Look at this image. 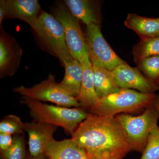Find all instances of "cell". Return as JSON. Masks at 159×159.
<instances>
[{"instance_id":"obj_1","label":"cell","mask_w":159,"mask_h":159,"mask_svg":"<svg viewBox=\"0 0 159 159\" xmlns=\"http://www.w3.org/2000/svg\"><path fill=\"white\" fill-rule=\"evenodd\" d=\"M72 139L92 157L122 159L134 151L115 116L89 113L72 134Z\"/></svg>"},{"instance_id":"obj_2","label":"cell","mask_w":159,"mask_h":159,"mask_svg":"<svg viewBox=\"0 0 159 159\" xmlns=\"http://www.w3.org/2000/svg\"><path fill=\"white\" fill-rule=\"evenodd\" d=\"M20 101L29 108L34 121L60 126L71 135L89 114L80 108L49 105L27 97H23Z\"/></svg>"},{"instance_id":"obj_3","label":"cell","mask_w":159,"mask_h":159,"mask_svg":"<svg viewBox=\"0 0 159 159\" xmlns=\"http://www.w3.org/2000/svg\"><path fill=\"white\" fill-rule=\"evenodd\" d=\"M31 27L42 45L57 57L63 66L73 59L66 42L62 26L54 16L42 11L38 19Z\"/></svg>"},{"instance_id":"obj_4","label":"cell","mask_w":159,"mask_h":159,"mask_svg":"<svg viewBox=\"0 0 159 159\" xmlns=\"http://www.w3.org/2000/svg\"><path fill=\"white\" fill-rule=\"evenodd\" d=\"M157 97L155 93H145L131 89L120 91L100 99L99 105L91 113L116 116L122 113L135 112L152 105Z\"/></svg>"},{"instance_id":"obj_5","label":"cell","mask_w":159,"mask_h":159,"mask_svg":"<svg viewBox=\"0 0 159 159\" xmlns=\"http://www.w3.org/2000/svg\"><path fill=\"white\" fill-rule=\"evenodd\" d=\"M115 117L125 132L134 151L142 153L150 133L158 126L159 112L154 104L145 109L140 116L122 113Z\"/></svg>"},{"instance_id":"obj_6","label":"cell","mask_w":159,"mask_h":159,"mask_svg":"<svg viewBox=\"0 0 159 159\" xmlns=\"http://www.w3.org/2000/svg\"><path fill=\"white\" fill-rule=\"evenodd\" d=\"M13 90L32 100L49 101L64 107H81L77 98L63 89L53 74H49L47 79L31 87L21 86L15 88Z\"/></svg>"},{"instance_id":"obj_7","label":"cell","mask_w":159,"mask_h":159,"mask_svg":"<svg viewBox=\"0 0 159 159\" xmlns=\"http://www.w3.org/2000/svg\"><path fill=\"white\" fill-rule=\"evenodd\" d=\"M86 41L89 58L92 64L109 71L126 61L118 56L102 35L100 26L87 25Z\"/></svg>"},{"instance_id":"obj_8","label":"cell","mask_w":159,"mask_h":159,"mask_svg":"<svg viewBox=\"0 0 159 159\" xmlns=\"http://www.w3.org/2000/svg\"><path fill=\"white\" fill-rule=\"evenodd\" d=\"M53 16L61 24L64 31L66 42L71 56L80 61L88 53L85 36L83 32L79 20L71 13L64 3H57L52 9Z\"/></svg>"},{"instance_id":"obj_9","label":"cell","mask_w":159,"mask_h":159,"mask_svg":"<svg viewBox=\"0 0 159 159\" xmlns=\"http://www.w3.org/2000/svg\"><path fill=\"white\" fill-rule=\"evenodd\" d=\"M111 73L120 88L136 90L145 93H155L159 89L138 67H132L127 63L118 66Z\"/></svg>"},{"instance_id":"obj_10","label":"cell","mask_w":159,"mask_h":159,"mask_svg":"<svg viewBox=\"0 0 159 159\" xmlns=\"http://www.w3.org/2000/svg\"><path fill=\"white\" fill-rule=\"evenodd\" d=\"M57 129V126L43 122L34 121L25 122V131L29 135V152L31 157L44 154Z\"/></svg>"},{"instance_id":"obj_11","label":"cell","mask_w":159,"mask_h":159,"mask_svg":"<svg viewBox=\"0 0 159 159\" xmlns=\"http://www.w3.org/2000/svg\"><path fill=\"white\" fill-rule=\"evenodd\" d=\"M23 51L16 40L3 30L0 36V76L14 75L20 65Z\"/></svg>"},{"instance_id":"obj_12","label":"cell","mask_w":159,"mask_h":159,"mask_svg":"<svg viewBox=\"0 0 159 159\" xmlns=\"http://www.w3.org/2000/svg\"><path fill=\"white\" fill-rule=\"evenodd\" d=\"M80 62L83 68V75L77 99L81 107L88 109L92 112L99 105L100 99L97 96L94 86L92 64L88 53L85 54Z\"/></svg>"},{"instance_id":"obj_13","label":"cell","mask_w":159,"mask_h":159,"mask_svg":"<svg viewBox=\"0 0 159 159\" xmlns=\"http://www.w3.org/2000/svg\"><path fill=\"white\" fill-rule=\"evenodd\" d=\"M6 17L18 19L32 26L42 11L37 0H4Z\"/></svg>"},{"instance_id":"obj_14","label":"cell","mask_w":159,"mask_h":159,"mask_svg":"<svg viewBox=\"0 0 159 159\" xmlns=\"http://www.w3.org/2000/svg\"><path fill=\"white\" fill-rule=\"evenodd\" d=\"M44 155L48 159H89L86 151L72 139L59 141L53 139Z\"/></svg>"},{"instance_id":"obj_15","label":"cell","mask_w":159,"mask_h":159,"mask_svg":"<svg viewBox=\"0 0 159 159\" xmlns=\"http://www.w3.org/2000/svg\"><path fill=\"white\" fill-rule=\"evenodd\" d=\"M66 6L73 15L87 25L102 23L100 9L97 1L91 0H66Z\"/></svg>"},{"instance_id":"obj_16","label":"cell","mask_w":159,"mask_h":159,"mask_svg":"<svg viewBox=\"0 0 159 159\" xmlns=\"http://www.w3.org/2000/svg\"><path fill=\"white\" fill-rule=\"evenodd\" d=\"M124 25L140 38L159 37V18L145 17L136 13H129Z\"/></svg>"},{"instance_id":"obj_17","label":"cell","mask_w":159,"mask_h":159,"mask_svg":"<svg viewBox=\"0 0 159 159\" xmlns=\"http://www.w3.org/2000/svg\"><path fill=\"white\" fill-rule=\"evenodd\" d=\"M65 73L64 77L59 83L60 85L67 93L78 98L83 75V68L80 61L74 58L64 65Z\"/></svg>"},{"instance_id":"obj_18","label":"cell","mask_w":159,"mask_h":159,"mask_svg":"<svg viewBox=\"0 0 159 159\" xmlns=\"http://www.w3.org/2000/svg\"><path fill=\"white\" fill-rule=\"evenodd\" d=\"M92 70L94 86L100 99L118 93L122 89L117 84L111 71L93 64Z\"/></svg>"},{"instance_id":"obj_19","label":"cell","mask_w":159,"mask_h":159,"mask_svg":"<svg viewBox=\"0 0 159 159\" xmlns=\"http://www.w3.org/2000/svg\"><path fill=\"white\" fill-rule=\"evenodd\" d=\"M140 38L132 48L134 61L137 65L146 57L159 56V37Z\"/></svg>"},{"instance_id":"obj_20","label":"cell","mask_w":159,"mask_h":159,"mask_svg":"<svg viewBox=\"0 0 159 159\" xmlns=\"http://www.w3.org/2000/svg\"><path fill=\"white\" fill-rule=\"evenodd\" d=\"M137 65L145 77L159 88V56L146 57Z\"/></svg>"},{"instance_id":"obj_21","label":"cell","mask_w":159,"mask_h":159,"mask_svg":"<svg viewBox=\"0 0 159 159\" xmlns=\"http://www.w3.org/2000/svg\"><path fill=\"white\" fill-rule=\"evenodd\" d=\"M2 159H25L26 156L24 137L20 135L13 136V142L7 150L1 152Z\"/></svg>"},{"instance_id":"obj_22","label":"cell","mask_w":159,"mask_h":159,"mask_svg":"<svg viewBox=\"0 0 159 159\" xmlns=\"http://www.w3.org/2000/svg\"><path fill=\"white\" fill-rule=\"evenodd\" d=\"M25 131V123L20 118L13 115L6 116L0 122V133L12 135H20Z\"/></svg>"},{"instance_id":"obj_23","label":"cell","mask_w":159,"mask_h":159,"mask_svg":"<svg viewBox=\"0 0 159 159\" xmlns=\"http://www.w3.org/2000/svg\"><path fill=\"white\" fill-rule=\"evenodd\" d=\"M140 159H159V127L148 136L147 144Z\"/></svg>"},{"instance_id":"obj_24","label":"cell","mask_w":159,"mask_h":159,"mask_svg":"<svg viewBox=\"0 0 159 159\" xmlns=\"http://www.w3.org/2000/svg\"><path fill=\"white\" fill-rule=\"evenodd\" d=\"M13 136L9 134L0 133V150H7L11 146L13 142Z\"/></svg>"},{"instance_id":"obj_25","label":"cell","mask_w":159,"mask_h":159,"mask_svg":"<svg viewBox=\"0 0 159 159\" xmlns=\"http://www.w3.org/2000/svg\"><path fill=\"white\" fill-rule=\"evenodd\" d=\"M6 17V9L4 0L0 1V24L2 25L5 17Z\"/></svg>"},{"instance_id":"obj_26","label":"cell","mask_w":159,"mask_h":159,"mask_svg":"<svg viewBox=\"0 0 159 159\" xmlns=\"http://www.w3.org/2000/svg\"><path fill=\"white\" fill-rule=\"evenodd\" d=\"M25 159H48L44 155H42L40 156L37 157H31V155H30V154L29 155H28L26 156Z\"/></svg>"},{"instance_id":"obj_27","label":"cell","mask_w":159,"mask_h":159,"mask_svg":"<svg viewBox=\"0 0 159 159\" xmlns=\"http://www.w3.org/2000/svg\"><path fill=\"white\" fill-rule=\"evenodd\" d=\"M155 107H156L157 110L158 111L159 113V94L157 95L156 99L155 102L154 103Z\"/></svg>"},{"instance_id":"obj_28","label":"cell","mask_w":159,"mask_h":159,"mask_svg":"<svg viewBox=\"0 0 159 159\" xmlns=\"http://www.w3.org/2000/svg\"><path fill=\"white\" fill-rule=\"evenodd\" d=\"M89 159H101L97 158L92 157H89Z\"/></svg>"}]
</instances>
